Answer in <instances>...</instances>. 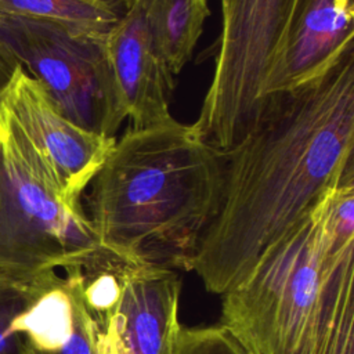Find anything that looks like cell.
Returning <instances> with one entry per match:
<instances>
[{
	"label": "cell",
	"mask_w": 354,
	"mask_h": 354,
	"mask_svg": "<svg viewBox=\"0 0 354 354\" xmlns=\"http://www.w3.org/2000/svg\"><path fill=\"white\" fill-rule=\"evenodd\" d=\"M354 51L328 75L270 97L224 155L220 207L194 259L206 290L224 295L330 188L354 174Z\"/></svg>",
	"instance_id": "cell-1"
},
{
	"label": "cell",
	"mask_w": 354,
	"mask_h": 354,
	"mask_svg": "<svg viewBox=\"0 0 354 354\" xmlns=\"http://www.w3.org/2000/svg\"><path fill=\"white\" fill-rule=\"evenodd\" d=\"M224 155L174 118L129 126L90 183L87 217L98 241L126 263L192 271L216 217Z\"/></svg>",
	"instance_id": "cell-2"
},
{
	"label": "cell",
	"mask_w": 354,
	"mask_h": 354,
	"mask_svg": "<svg viewBox=\"0 0 354 354\" xmlns=\"http://www.w3.org/2000/svg\"><path fill=\"white\" fill-rule=\"evenodd\" d=\"M333 188L257 257L243 281L221 295V322L256 354L292 350L332 272L354 253V232L339 230L329 217Z\"/></svg>",
	"instance_id": "cell-3"
},
{
	"label": "cell",
	"mask_w": 354,
	"mask_h": 354,
	"mask_svg": "<svg viewBox=\"0 0 354 354\" xmlns=\"http://www.w3.org/2000/svg\"><path fill=\"white\" fill-rule=\"evenodd\" d=\"M113 254L98 241L82 201L68 198L25 136L0 109V274L19 282Z\"/></svg>",
	"instance_id": "cell-4"
},
{
	"label": "cell",
	"mask_w": 354,
	"mask_h": 354,
	"mask_svg": "<svg viewBox=\"0 0 354 354\" xmlns=\"http://www.w3.org/2000/svg\"><path fill=\"white\" fill-rule=\"evenodd\" d=\"M299 0H220L221 25L207 53L213 76L196 120L205 141L227 152L261 111L260 93Z\"/></svg>",
	"instance_id": "cell-5"
},
{
	"label": "cell",
	"mask_w": 354,
	"mask_h": 354,
	"mask_svg": "<svg viewBox=\"0 0 354 354\" xmlns=\"http://www.w3.org/2000/svg\"><path fill=\"white\" fill-rule=\"evenodd\" d=\"M101 40L75 36L43 19L0 17V54L35 79L69 120L113 137L122 122L115 112Z\"/></svg>",
	"instance_id": "cell-6"
},
{
	"label": "cell",
	"mask_w": 354,
	"mask_h": 354,
	"mask_svg": "<svg viewBox=\"0 0 354 354\" xmlns=\"http://www.w3.org/2000/svg\"><path fill=\"white\" fill-rule=\"evenodd\" d=\"M178 271L112 257L83 270L97 354H169L180 328Z\"/></svg>",
	"instance_id": "cell-7"
},
{
	"label": "cell",
	"mask_w": 354,
	"mask_h": 354,
	"mask_svg": "<svg viewBox=\"0 0 354 354\" xmlns=\"http://www.w3.org/2000/svg\"><path fill=\"white\" fill-rule=\"evenodd\" d=\"M0 109L35 148L62 192L82 201L84 189L109 156L115 137L69 120L18 65L0 93Z\"/></svg>",
	"instance_id": "cell-8"
},
{
	"label": "cell",
	"mask_w": 354,
	"mask_h": 354,
	"mask_svg": "<svg viewBox=\"0 0 354 354\" xmlns=\"http://www.w3.org/2000/svg\"><path fill=\"white\" fill-rule=\"evenodd\" d=\"M116 116L141 129L171 119L174 75L158 53L134 1L101 40Z\"/></svg>",
	"instance_id": "cell-9"
},
{
	"label": "cell",
	"mask_w": 354,
	"mask_h": 354,
	"mask_svg": "<svg viewBox=\"0 0 354 354\" xmlns=\"http://www.w3.org/2000/svg\"><path fill=\"white\" fill-rule=\"evenodd\" d=\"M354 0H299L260 93L274 95L311 84L354 51Z\"/></svg>",
	"instance_id": "cell-10"
},
{
	"label": "cell",
	"mask_w": 354,
	"mask_h": 354,
	"mask_svg": "<svg viewBox=\"0 0 354 354\" xmlns=\"http://www.w3.org/2000/svg\"><path fill=\"white\" fill-rule=\"evenodd\" d=\"M24 354H97L94 321L83 296V268L26 282V299L12 322Z\"/></svg>",
	"instance_id": "cell-11"
},
{
	"label": "cell",
	"mask_w": 354,
	"mask_h": 354,
	"mask_svg": "<svg viewBox=\"0 0 354 354\" xmlns=\"http://www.w3.org/2000/svg\"><path fill=\"white\" fill-rule=\"evenodd\" d=\"M288 354H354V253L332 272L301 336Z\"/></svg>",
	"instance_id": "cell-12"
},
{
	"label": "cell",
	"mask_w": 354,
	"mask_h": 354,
	"mask_svg": "<svg viewBox=\"0 0 354 354\" xmlns=\"http://www.w3.org/2000/svg\"><path fill=\"white\" fill-rule=\"evenodd\" d=\"M148 25L155 47L177 76L189 62L210 15L207 0H134Z\"/></svg>",
	"instance_id": "cell-13"
},
{
	"label": "cell",
	"mask_w": 354,
	"mask_h": 354,
	"mask_svg": "<svg viewBox=\"0 0 354 354\" xmlns=\"http://www.w3.org/2000/svg\"><path fill=\"white\" fill-rule=\"evenodd\" d=\"M57 24L75 36L101 40L122 12L106 0H0V17Z\"/></svg>",
	"instance_id": "cell-14"
},
{
	"label": "cell",
	"mask_w": 354,
	"mask_h": 354,
	"mask_svg": "<svg viewBox=\"0 0 354 354\" xmlns=\"http://www.w3.org/2000/svg\"><path fill=\"white\" fill-rule=\"evenodd\" d=\"M169 354H256L223 322L207 326L180 325Z\"/></svg>",
	"instance_id": "cell-15"
},
{
	"label": "cell",
	"mask_w": 354,
	"mask_h": 354,
	"mask_svg": "<svg viewBox=\"0 0 354 354\" xmlns=\"http://www.w3.org/2000/svg\"><path fill=\"white\" fill-rule=\"evenodd\" d=\"M26 299V282L0 274V354H24V342L12 330V322Z\"/></svg>",
	"instance_id": "cell-16"
},
{
	"label": "cell",
	"mask_w": 354,
	"mask_h": 354,
	"mask_svg": "<svg viewBox=\"0 0 354 354\" xmlns=\"http://www.w3.org/2000/svg\"><path fill=\"white\" fill-rule=\"evenodd\" d=\"M15 66H12L1 54H0V93L4 88V86L7 84V82L10 80L12 71Z\"/></svg>",
	"instance_id": "cell-17"
},
{
	"label": "cell",
	"mask_w": 354,
	"mask_h": 354,
	"mask_svg": "<svg viewBox=\"0 0 354 354\" xmlns=\"http://www.w3.org/2000/svg\"><path fill=\"white\" fill-rule=\"evenodd\" d=\"M106 1H109L112 6H115L122 14L126 10H129L133 6V3H134V0H106Z\"/></svg>",
	"instance_id": "cell-18"
}]
</instances>
